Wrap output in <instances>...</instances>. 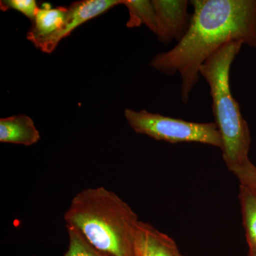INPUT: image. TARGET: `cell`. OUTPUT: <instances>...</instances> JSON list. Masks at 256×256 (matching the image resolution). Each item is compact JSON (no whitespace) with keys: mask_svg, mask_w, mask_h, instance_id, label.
<instances>
[{"mask_svg":"<svg viewBox=\"0 0 256 256\" xmlns=\"http://www.w3.org/2000/svg\"><path fill=\"white\" fill-rule=\"evenodd\" d=\"M68 235V248L64 256H111L92 246L76 228L66 226Z\"/></svg>","mask_w":256,"mask_h":256,"instance_id":"obj_12","label":"cell"},{"mask_svg":"<svg viewBox=\"0 0 256 256\" xmlns=\"http://www.w3.org/2000/svg\"><path fill=\"white\" fill-rule=\"evenodd\" d=\"M249 256H256V248H249Z\"/></svg>","mask_w":256,"mask_h":256,"instance_id":"obj_15","label":"cell"},{"mask_svg":"<svg viewBox=\"0 0 256 256\" xmlns=\"http://www.w3.org/2000/svg\"><path fill=\"white\" fill-rule=\"evenodd\" d=\"M129 12L127 28H134L144 24L156 34V15L152 1L148 0H122V4Z\"/></svg>","mask_w":256,"mask_h":256,"instance_id":"obj_11","label":"cell"},{"mask_svg":"<svg viewBox=\"0 0 256 256\" xmlns=\"http://www.w3.org/2000/svg\"><path fill=\"white\" fill-rule=\"evenodd\" d=\"M120 4H122V1L84 0L74 2L68 8V15L62 30L50 36L40 38L32 43L42 52L52 53L58 46V43L69 36L76 28Z\"/></svg>","mask_w":256,"mask_h":256,"instance_id":"obj_5","label":"cell"},{"mask_svg":"<svg viewBox=\"0 0 256 256\" xmlns=\"http://www.w3.org/2000/svg\"><path fill=\"white\" fill-rule=\"evenodd\" d=\"M244 44L230 42L216 50L200 67V76L206 80L212 99V111L223 148L222 154L228 169L236 174L252 162L249 159L252 138L247 121L230 88L232 64Z\"/></svg>","mask_w":256,"mask_h":256,"instance_id":"obj_3","label":"cell"},{"mask_svg":"<svg viewBox=\"0 0 256 256\" xmlns=\"http://www.w3.org/2000/svg\"><path fill=\"white\" fill-rule=\"evenodd\" d=\"M41 136L34 122L26 114L0 119V142L32 146Z\"/></svg>","mask_w":256,"mask_h":256,"instance_id":"obj_8","label":"cell"},{"mask_svg":"<svg viewBox=\"0 0 256 256\" xmlns=\"http://www.w3.org/2000/svg\"><path fill=\"white\" fill-rule=\"evenodd\" d=\"M67 15L68 8H53L48 3H45L38 10L32 22L31 30L26 35L28 40L33 42L60 31L64 26Z\"/></svg>","mask_w":256,"mask_h":256,"instance_id":"obj_9","label":"cell"},{"mask_svg":"<svg viewBox=\"0 0 256 256\" xmlns=\"http://www.w3.org/2000/svg\"><path fill=\"white\" fill-rule=\"evenodd\" d=\"M186 34L168 52L154 56L152 68L181 76L182 100L186 104L207 58L228 42L256 48V0H192Z\"/></svg>","mask_w":256,"mask_h":256,"instance_id":"obj_1","label":"cell"},{"mask_svg":"<svg viewBox=\"0 0 256 256\" xmlns=\"http://www.w3.org/2000/svg\"><path fill=\"white\" fill-rule=\"evenodd\" d=\"M136 246L141 256H182L171 237L142 220L138 226Z\"/></svg>","mask_w":256,"mask_h":256,"instance_id":"obj_7","label":"cell"},{"mask_svg":"<svg viewBox=\"0 0 256 256\" xmlns=\"http://www.w3.org/2000/svg\"><path fill=\"white\" fill-rule=\"evenodd\" d=\"M124 117L136 133L170 143L196 142L223 148L222 137L214 122H188L159 114L128 108Z\"/></svg>","mask_w":256,"mask_h":256,"instance_id":"obj_4","label":"cell"},{"mask_svg":"<svg viewBox=\"0 0 256 256\" xmlns=\"http://www.w3.org/2000/svg\"><path fill=\"white\" fill-rule=\"evenodd\" d=\"M239 201L249 248H256V190L240 184Z\"/></svg>","mask_w":256,"mask_h":256,"instance_id":"obj_10","label":"cell"},{"mask_svg":"<svg viewBox=\"0 0 256 256\" xmlns=\"http://www.w3.org/2000/svg\"><path fill=\"white\" fill-rule=\"evenodd\" d=\"M66 226L76 228L100 252L136 256L140 220L128 204L104 186L88 188L74 196L64 214Z\"/></svg>","mask_w":256,"mask_h":256,"instance_id":"obj_2","label":"cell"},{"mask_svg":"<svg viewBox=\"0 0 256 256\" xmlns=\"http://www.w3.org/2000/svg\"><path fill=\"white\" fill-rule=\"evenodd\" d=\"M156 15V34L164 44L173 40L178 42L186 34L192 15L188 13L186 0H152Z\"/></svg>","mask_w":256,"mask_h":256,"instance_id":"obj_6","label":"cell"},{"mask_svg":"<svg viewBox=\"0 0 256 256\" xmlns=\"http://www.w3.org/2000/svg\"><path fill=\"white\" fill-rule=\"evenodd\" d=\"M136 256H141L140 254L139 250H138L137 247H136Z\"/></svg>","mask_w":256,"mask_h":256,"instance_id":"obj_16","label":"cell"},{"mask_svg":"<svg viewBox=\"0 0 256 256\" xmlns=\"http://www.w3.org/2000/svg\"><path fill=\"white\" fill-rule=\"evenodd\" d=\"M235 175L240 184L256 190V166L252 163Z\"/></svg>","mask_w":256,"mask_h":256,"instance_id":"obj_14","label":"cell"},{"mask_svg":"<svg viewBox=\"0 0 256 256\" xmlns=\"http://www.w3.org/2000/svg\"><path fill=\"white\" fill-rule=\"evenodd\" d=\"M0 9L2 11L16 10L33 22L40 8L35 0H2Z\"/></svg>","mask_w":256,"mask_h":256,"instance_id":"obj_13","label":"cell"}]
</instances>
